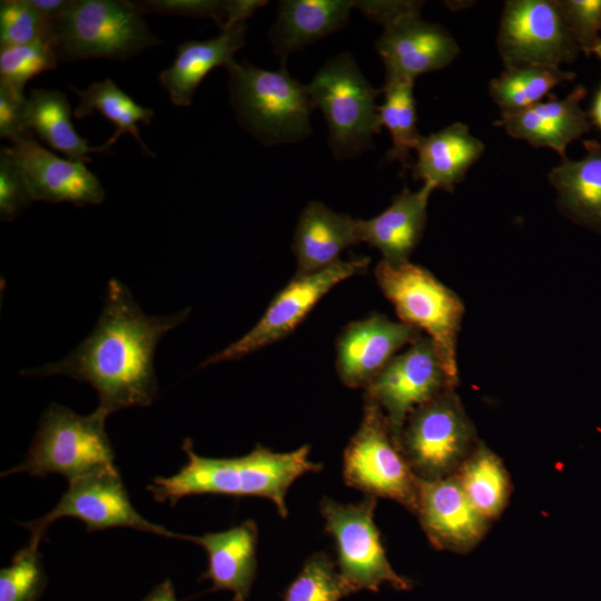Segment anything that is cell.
<instances>
[{
	"instance_id": "cell-29",
	"label": "cell",
	"mask_w": 601,
	"mask_h": 601,
	"mask_svg": "<svg viewBox=\"0 0 601 601\" xmlns=\"http://www.w3.org/2000/svg\"><path fill=\"white\" fill-rule=\"evenodd\" d=\"M453 475L484 519L489 521L502 513L510 495V477L502 461L489 447L479 443Z\"/></svg>"
},
{
	"instance_id": "cell-8",
	"label": "cell",
	"mask_w": 601,
	"mask_h": 601,
	"mask_svg": "<svg viewBox=\"0 0 601 601\" xmlns=\"http://www.w3.org/2000/svg\"><path fill=\"white\" fill-rule=\"evenodd\" d=\"M346 485L367 496L393 500L416 512L420 479L407 462L382 410L365 401L363 416L343 455Z\"/></svg>"
},
{
	"instance_id": "cell-31",
	"label": "cell",
	"mask_w": 601,
	"mask_h": 601,
	"mask_svg": "<svg viewBox=\"0 0 601 601\" xmlns=\"http://www.w3.org/2000/svg\"><path fill=\"white\" fill-rule=\"evenodd\" d=\"M413 87L414 81L386 78L382 88L384 101L377 108L380 125L387 128L392 138L387 160H397L404 168H411V151L416 150L423 137L416 127Z\"/></svg>"
},
{
	"instance_id": "cell-27",
	"label": "cell",
	"mask_w": 601,
	"mask_h": 601,
	"mask_svg": "<svg viewBox=\"0 0 601 601\" xmlns=\"http://www.w3.org/2000/svg\"><path fill=\"white\" fill-rule=\"evenodd\" d=\"M66 95L58 90L32 89L27 98L26 120L29 130L70 160L90 162L89 152L111 154L105 145L90 147L71 124Z\"/></svg>"
},
{
	"instance_id": "cell-39",
	"label": "cell",
	"mask_w": 601,
	"mask_h": 601,
	"mask_svg": "<svg viewBox=\"0 0 601 601\" xmlns=\"http://www.w3.org/2000/svg\"><path fill=\"white\" fill-rule=\"evenodd\" d=\"M27 98L0 85V137L12 144L32 136L27 126Z\"/></svg>"
},
{
	"instance_id": "cell-14",
	"label": "cell",
	"mask_w": 601,
	"mask_h": 601,
	"mask_svg": "<svg viewBox=\"0 0 601 601\" xmlns=\"http://www.w3.org/2000/svg\"><path fill=\"white\" fill-rule=\"evenodd\" d=\"M427 336L395 355L364 388L365 401L376 404L400 442L407 416L446 390L454 388Z\"/></svg>"
},
{
	"instance_id": "cell-34",
	"label": "cell",
	"mask_w": 601,
	"mask_h": 601,
	"mask_svg": "<svg viewBox=\"0 0 601 601\" xmlns=\"http://www.w3.org/2000/svg\"><path fill=\"white\" fill-rule=\"evenodd\" d=\"M46 584L39 548L28 543L0 570V601H37Z\"/></svg>"
},
{
	"instance_id": "cell-3",
	"label": "cell",
	"mask_w": 601,
	"mask_h": 601,
	"mask_svg": "<svg viewBox=\"0 0 601 601\" xmlns=\"http://www.w3.org/2000/svg\"><path fill=\"white\" fill-rule=\"evenodd\" d=\"M227 71L236 118L263 145L297 142L312 132L307 85L293 78L285 63L270 71L243 61Z\"/></svg>"
},
{
	"instance_id": "cell-4",
	"label": "cell",
	"mask_w": 601,
	"mask_h": 601,
	"mask_svg": "<svg viewBox=\"0 0 601 601\" xmlns=\"http://www.w3.org/2000/svg\"><path fill=\"white\" fill-rule=\"evenodd\" d=\"M374 275L401 322L431 338L445 373L456 385V344L464 314L461 298L428 269L410 262L394 265L382 259Z\"/></svg>"
},
{
	"instance_id": "cell-25",
	"label": "cell",
	"mask_w": 601,
	"mask_h": 601,
	"mask_svg": "<svg viewBox=\"0 0 601 601\" xmlns=\"http://www.w3.org/2000/svg\"><path fill=\"white\" fill-rule=\"evenodd\" d=\"M483 151V142L470 134L465 124H451L422 137L417 159L411 167L413 178L451 193Z\"/></svg>"
},
{
	"instance_id": "cell-12",
	"label": "cell",
	"mask_w": 601,
	"mask_h": 601,
	"mask_svg": "<svg viewBox=\"0 0 601 601\" xmlns=\"http://www.w3.org/2000/svg\"><path fill=\"white\" fill-rule=\"evenodd\" d=\"M61 518L79 519L86 524L87 532L124 526L167 538L178 536L138 513L116 466L69 481L68 489L51 511L22 524L30 532L29 544L39 548L48 526Z\"/></svg>"
},
{
	"instance_id": "cell-38",
	"label": "cell",
	"mask_w": 601,
	"mask_h": 601,
	"mask_svg": "<svg viewBox=\"0 0 601 601\" xmlns=\"http://www.w3.org/2000/svg\"><path fill=\"white\" fill-rule=\"evenodd\" d=\"M134 3L142 13L210 18L217 23L220 31L226 28L229 7V0H141L134 1Z\"/></svg>"
},
{
	"instance_id": "cell-41",
	"label": "cell",
	"mask_w": 601,
	"mask_h": 601,
	"mask_svg": "<svg viewBox=\"0 0 601 601\" xmlns=\"http://www.w3.org/2000/svg\"><path fill=\"white\" fill-rule=\"evenodd\" d=\"M29 2L40 14L53 22L68 10L72 0H29Z\"/></svg>"
},
{
	"instance_id": "cell-40",
	"label": "cell",
	"mask_w": 601,
	"mask_h": 601,
	"mask_svg": "<svg viewBox=\"0 0 601 601\" xmlns=\"http://www.w3.org/2000/svg\"><path fill=\"white\" fill-rule=\"evenodd\" d=\"M422 1H357V9L370 20L384 27L395 19L420 11Z\"/></svg>"
},
{
	"instance_id": "cell-11",
	"label": "cell",
	"mask_w": 601,
	"mask_h": 601,
	"mask_svg": "<svg viewBox=\"0 0 601 601\" xmlns=\"http://www.w3.org/2000/svg\"><path fill=\"white\" fill-rule=\"evenodd\" d=\"M371 259L364 256L338 259L327 268L295 275L269 303L264 315L245 335L205 359L199 367L239 359L288 336L317 303L337 284L363 274Z\"/></svg>"
},
{
	"instance_id": "cell-2",
	"label": "cell",
	"mask_w": 601,
	"mask_h": 601,
	"mask_svg": "<svg viewBox=\"0 0 601 601\" xmlns=\"http://www.w3.org/2000/svg\"><path fill=\"white\" fill-rule=\"evenodd\" d=\"M183 450L187 463L176 474L157 476L147 486L157 502L174 506L183 497L207 493L258 496L270 500L279 515L286 518L285 497L290 485L304 474L323 467L309 459V445L278 453L257 444L246 455L216 459L198 455L186 439Z\"/></svg>"
},
{
	"instance_id": "cell-26",
	"label": "cell",
	"mask_w": 601,
	"mask_h": 601,
	"mask_svg": "<svg viewBox=\"0 0 601 601\" xmlns=\"http://www.w3.org/2000/svg\"><path fill=\"white\" fill-rule=\"evenodd\" d=\"M584 156L562 159L549 178L561 208L578 223L601 230V144L583 140Z\"/></svg>"
},
{
	"instance_id": "cell-10",
	"label": "cell",
	"mask_w": 601,
	"mask_h": 601,
	"mask_svg": "<svg viewBox=\"0 0 601 601\" xmlns=\"http://www.w3.org/2000/svg\"><path fill=\"white\" fill-rule=\"evenodd\" d=\"M376 497L342 504L329 497L319 503L325 531L333 536L341 574L358 591H377L383 583L408 590L411 582L392 568L374 521Z\"/></svg>"
},
{
	"instance_id": "cell-17",
	"label": "cell",
	"mask_w": 601,
	"mask_h": 601,
	"mask_svg": "<svg viewBox=\"0 0 601 601\" xmlns=\"http://www.w3.org/2000/svg\"><path fill=\"white\" fill-rule=\"evenodd\" d=\"M7 150L18 162L33 201L71 203L79 207L104 201L105 189L85 162L51 154L33 136L13 142Z\"/></svg>"
},
{
	"instance_id": "cell-30",
	"label": "cell",
	"mask_w": 601,
	"mask_h": 601,
	"mask_svg": "<svg viewBox=\"0 0 601 601\" xmlns=\"http://www.w3.org/2000/svg\"><path fill=\"white\" fill-rule=\"evenodd\" d=\"M574 78V72L555 67H509L491 80L489 92L501 112H513L542 101L555 86Z\"/></svg>"
},
{
	"instance_id": "cell-23",
	"label": "cell",
	"mask_w": 601,
	"mask_h": 601,
	"mask_svg": "<svg viewBox=\"0 0 601 601\" xmlns=\"http://www.w3.org/2000/svg\"><path fill=\"white\" fill-rule=\"evenodd\" d=\"M246 32L247 26L243 22L220 31L215 38L180 43L171 66L158 76L171 102L190 106L195 90L213 69H227L236 62L234 56L245 45Z\"/></svg>"
},
{
	"instance_id": "cell-15",
	"label": "cell",
	"mask_w": 601,
	"mask_h": 601,
	"mask_svg": "<svg viewBox=\"0 0 601 601\" xmlns=\"http://www.w3.org/2000/svg\"><path fill=\"white\" fill-rule=\"evenodd\" d=\"M421 334L378 313L351 322L336 339L335 366L341 382L351 388H365L400 348L417 341Z\"/></svg>"
},
{
	"instance_id": "cell-20",
	"label": "cell",
	"mask_w": 601,
	"mask_h": 601,
	"mask_svg": "<svg viewBox=\"0 0 601 601\" xmlns=\"http://www.w3.org/2000/svg\"><path fill=\"white\" fill-rule=\"evenodd\" d=\"M433 190L426 184L416 191L404 188L380 215L357 219L359 240L380 250L390 264L408 262L422 238Z\"/></svg>"
},
{
	"instance_id": "cell-5",
	"label": "cell",
	"mask_w": 601,
	"mask_h": 601,
	"mask_svg": "<svg viewBox=\"0 0 601 601\" xmlns=\"http://www.w3.org/2000/svg\"><path fill=\"white\" fill-rule=\"evenodd\" d=\"M108 414L100 408L80 415L52 403L41 414L38 431L24 460L1 476L27 472L45 477L63 475L68 482L115 466V452L105 428Z\"/></svg>"
},
{
	"instance_id": "cell-33",
	"label": "cell",
	"mask_w": 601,
	"mask_h": 601,
	"mask_svg": "<svg viewBox=\"0 0 601 601\" xmlns=\"http://www.w3.org/2000/svg\"><path fill=\"white\" fill-rule=\"evenodd\" d=\"M59 60L51 42L1 47L0 85L18 96L33 77L57 68Z\"/></svg>"
},
{
	"instance_id": "cell-6",
	"label": "cell",
	"mask_w": 601,
	"mask_h": 601,
	"mask_svg": "<svg viewBox=\"0 0 601 601\" xmlns=\"http://www.w3.org/2000/svg\"><path fill=\"white\" fill-rule=\"evenodd\" d=\"M134 1L72 0L52 22V43L58 58L125 60L160 45Z\"/></svg>"
},
{
	"instance_id": "cell-19",
	"label": "cell",
	"mask_w": 601,
	"mask_h": 601,
	"mask_svg": "<svg viewBox=\"0 0 601 601\" xmlns=\"http://www.w3.org/2000/svg\"><path fill=\"white\" fill-rule=\"evenodd\" d=\"M585 95L583 86H577L563 99L550 93L545 101L525 109L501 112L494 125L533 147L551 148L564 159L566 147L590 131L589 114L581 108Z\"/></svg>"
},
{
	"instance_id": "cell-1",
	"label": "cell",
	"mask_w": 601,
	"mask_h": 601,
	"mask_svg": "<svg viewBox=\"0 0 601 601\" xmlns=\"http://www.w3.org/2000/svg\"><path fill=\"white\" fill-rule=\"evenodd\" d=\"M190 312L186 307L166 316L147 315L130 289L111 278L91 333L65 358L20 373L66 375L88 383L98 393V408L108 415L124 408L150 406L158 393L154 368L157 345Z\"/></svg>"
},
{
	"instance_id": "cell-28",
	"label": "cell",
	"mask_w": 601,
	"mask_h": 601,
	"mask_svg": "<svg viewBox=\"0 0 601 601\" xmlns=\"http://www.w3.org/2000/svg\"><path fill=\"white\" fill-rule=\"evenodd\" d=\"M70 89L79 97V105L72 112L75 118L81 119L99 111L116 125L115 132L105 144L107 148H110L121 135L130 134L149 156L155 157V154L142 141L137 127L138 122L146 126L150 124L155 115L152 109L135 102L109 78L93 82L85 90L73 87Z\"/></svg>"
},
{
	"instance_id": "cell-42",
	"label": "cell",
	"mask_w": 601,
	"mask_h": 601,
	"mask_svg": "<svg viewBox=\"0 0 601 601\" xmlns=\"http://www.w3.org/2000/svg\"><path fill=\"white\" fill-rule=\"evenodd\" d=\"M141 601H177L175 589L169 579L155 587Z\"/></svg>"
},
{
	"instance_id": "cell-9",
	"label": "cell",
	"mask_w": 601,
	"mask_h": 601,
	"mask_svg": "<svg viewBox=\"0 0 601 601\" xmlns=\"http://www.w3.org/2000/svg\"><path fill=\"white\" fill-rule=\"evenodd\" d=\"M400 445L421 480L456 473L477 444L474 425L454 388L444 391L407 416Z\"/></svg>"
},
{
	"instance_id": "cell-32",
	"label": "cell",
	"mask_w": 601,
	"mask_h": 601,
	"mask_svg": "<svg viewBox=\"0 0 601 601\" xmlns=\"http://www.w3.org/2000/svg\"><path fill=\"white\" fill-rule=\"evenodd\" d=\"M325 553L313 554L284 593L283 601H339L357 590Z\"/></svg>"
},
{
	"instance_id": "cell-24",
	"label": "cell",
	"mask_w": 601,
	"mask_h": 601,
	"mask_svg": "<svg viewBox=\"0 0 601 601\" xmlns=\"http://www.w3.org/2000/svg\"><path fill=\"white\" fill-rule=\"evenodd\" d=\"M357 1L284 0L270 30L273 51L283 62L289 53L344 28Z\"/></svg>"
},
{
	"instance_id": "cell-37",
	"label": "cell",
	"mask_w": 601,
	"mask_h": 601,
	"mask_svg": "<svg viewBox=\"0 0 601 601\" xmlns=\"http://www.w3.org/2000/svg\"><path fill=\"white\" fill-rule=\"evenodd\" d=\"M33 201L24 176L9 154L7 147L0 150V218L13 220Z\"/></svg>"
},
{
	"instance_id": "cell-35",
	"label": "cell",
	"mask_w": 601,
	"mask_h": 601,
	"mask_svg": "<svg viewBox=\"0 0 601 601\" xmlns=\"http://www.w3.org/2000/svg\"><path fill=\"white\" fill-rule=\"evenodd\" d=\"M40 41L52 43V21L40 14L29 0H2L0 2V46H19Z\"/></svg>"
},
{
	"instance_id": "cell-18",
	"label": "cell",
	"mask_w": 601,
	"mask_h": 601,
	"mask_svg": "<svg viewBox=\"0 0 601 601\" xmlns=\"http://www.w3.org/2000/svg\"><path fill=\"white\" fill-rule=\"evenodd\" d=\"M430 542L437 549L469 551L487 529L456 477L421 480L416 512Z\"/></svg>"
},
{
	"instance_id": "cell-43",
	"label": "cell",
	"mask_w": 601,
	"mask_h": 601,
	"mask_svg": "<svg viewBox=\"0 0 601 601\" xmlns=\"http://www.w3.org/2000/svg\"><path fill=\"white\" fill-rule=\"evenodd\" d=\"M597 56L601 60V51ZM589 117L591 124L595 125L601 130V83L592 100Z\"/></svg>"
},
{
	"instance_id": "cell-16",
	"label": "cell",
	"mask_w": 601,
	"mask_h": 601,
	"mask_svg": "<svg viewBox=\"0 0 601 601\" xmlns=\"http://www.w3.org/2000/svg\"><path fill=\"white\" fill-rule=\"evenodd\" d=\"M375 48L385 65L386 78L411 81L447 67L460 52L450 32L440 24L424 21L420 11L385 26Z\"/></svg>"
},
{
	"instance_id": "cell-22",
	"label": "cell",
	"mask_w": 601,
	"mask_h": 601,
	"mask_svg": "<svg viewBox=\"0 0 601 601\" xmlns=\"http://www.w3.org/2000/svg\"><path fill=\"white\" fill-rule=\"evenodd\" d=\"M361 243L357 219L333 211L319 201L302 210L293 236L296 275L317 273L333 265L346 248Z\"/></svg>"
},
{
	"instance_id": "cell-7",
	"label": "cell",
	"mask_w": 601,
	"mask_h": 601,
	"mask_svg": "<svg viewBox=\"0 0 601 601\" xmlns=\"http://www.w3.org/2000/svg\"><path fill=\"white\" fill-rule=\"evenodd\" d=\"M314 108L328 127V145L336 159L358 156L381 131L375 89L349 52L328 59L307 85Z\"/></svg>"
},
{
	"instance_id": "cell-36",
	"label": "cell",
	"mask_w": 601,
	"mask_h": 601,
	"mask_svg": "<svg viewBox=\"0 0 601 601\" xmlns=\"http://www.w3.org/2000/svg\"><path fill=\"white\" fill-rule=\"evenodd\" d=\"M562 17L584 55L601 51V0H556Z\"/></svg>"
},
{
	"instance_id": "cell-21",
	"label": "cell",
	"mask_w": 601,
	"mask_h": 601,
	"mask_svg": "<svg viewBox=\"0 0 601 601\" xmlns=\"http://www.w3.org/2000/svg\"><path fill=\"white\" fill-rule=\"evenodd\" d=\"M177 539L203 546L208 556V566L203 578L213 582L214 590H229L234 601H245L253 585L257 560V524L247 520L221 532L200 536L178 534Z\"/></svg>"
},
{
	"instance_id": "cell-13",
	"label": "cell",
	"mask_w": 601,
	"mask_h": 601,
	"mask_svg": "<svg viewBox=\"0 0 601 601\" xmlns=\"http://www.w3.org/2000/svg\"><path fill=\"white\" fill-rule=\"evenodd\" d=\"M497 50L505 65L560 68L580 51L556 0L505 2L497 36Z\"/></svg>"
}]
</instances>
